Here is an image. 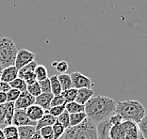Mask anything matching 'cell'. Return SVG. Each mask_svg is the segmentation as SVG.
Here are the masks:
<instances>
[{
    "label": "cell",
    "instance_id": "obj_1",
    "mask_svg": "<svg viewBox=\"0 0 147 139\" xmlns=\"http://www.w3.org/2000/svg\"><path fill=\"white\" fill-rule=\"evenodd\" d=\"M87 118L95 124L109 120L115 113L117 102L107 96L92 97L84 104Z\"/></svg>",
    "mask_w": 147,
    "mask_h": 139
},
{
    "label": "cell",
    "instance_id": "obj_2",
    "mask_svg": "<svg viewBox=\"0 0 147 139\" xmlns=\"http://www.w3.org/2000/svg\"><path fill=\"white\" fill-rule=\"evenodd\" d=\"M115 113L125 121H132L138 124L145 115L144 106L138 101L126 100L117 102Z\"/></svg>",
    "mask_w": 147,
    "mask_h": 139
},
{
    "label": "cell",
    "instance_id": "obj_3",
    "mask_svg": "<svg viewBox=\"0 0 147 139\" xmlns=\"http://www.w3.org/2000/svg\"><path fill=\"white\" fill-rule=\"evenodd\" d=\"M96 125L87 118L80 124L66 129L59 139H97Z\"/></svg>",
    "mask_w": 147,
    "mask_h": 139
},
{
    "label": "cell",
    "instance_id": "obj_4",
    "mask_svg": "<svg viewBox=\"0 0 147 139\" xmlns=\"http://www.w3.org/2000/svg\"><path fill=\"white\" fill-rule=\"evenodd\" d=\"M111 139H140L138 125L132 121L123 120L110 128Z\"/></svg>",
    "mask_w": 147,
    "mask_h": 139
},
{
    "label": "cell",
    "instance_id": "obj_5",
    "mask_svg": "<svg viewBox=\"0 0 147 139\" xmlns=\"http://www.w3.org/2000/svg\"><path fill=\"white\" fill-rule=\"evenodd\" d=\"M17 52V47L11 38H0V64L3 68L14 65Z\"/></svg>",
    "mask_w": 147,
    "mask_h": 139
},
{
    "label": "cell",
    "instance_id": "obj_6",
    "mask_svg": "<svg viewBox=\"0 0 147 139\" xmlns=\"http://www.w3.org/2000/svg\"><path fill=\"white\" fill-rule=\"evenodd\" d=\"M35 60V54L31 51L26 50V49H20L16 54L14 66L18 70L25 67L26 65L29 64L30 62Z\"/></svg>",
    "mask_w": 147,
    "mask_h": 139
},
{
    "label": "cell",
    "instance_id": "obj_7",
    "mask_svg": "<svg viewBox=\"0 0 147 139\" xmlns=\"http://www.w3.org/2000/svg\"><path fill=\"white\" fill-rule=\"evenodd\" d=\"M72 80V87L76 89L79 88H92L93 86V83L88 76L82 74L79 72H75L72 74H70Z\"/></svg>",
    "mask_w": 147,
    "mask_h": 139
},
{
    "label": "cell",
    "instance_id": "obj_8",
    "mask_svg": "<svg viewBox=\"0 0 147 139\" xmlns=\"http://www.w3.org/2000/svg\"><path fill=\"white\" fill-rule=\"evenodd\" d=\"M37 122L30 120L28 117L26 116L25 109H15L14 116L12 120V125L16 127L20 126H35Z\"/></svg>",
    "mask_w": 147,
    "mask_h": 139
},
{
    "label": "cell",
    "instance_id": "obj_9",
    "mask_svg": "<svg viewBox=\"0 0 147 139\" xmlns=\"http://www.w3.org/2000/svg\"><path fill=\"white\" fill-rule=\"evenodd\" d=\"M35 104V97L28 91H23L20 93L18 99L14 102L15 109H26Z\"/></svg>",
    "mask_w": 147,
    "mask_h": 139
},
{
    "label": "cell",
    "instance_id": "obj_10",
    "mask_svg": "<svg viewBox=\"0 0 147 139\" xmlns=\"http://www.w3.org/2000/svg\"><path fill=\"white\" fill-rule=\"evenodd\" d=\"M112 124L109 121V118L104 120L96 125L97 130V139H111L110 138V128Z\"/></svg>",
    "mask_w": 147,
    "mask_h": 139
},
{
    "label": "cell",
    "instance_id": "obj_11",
    "mask_svg": "<svg viewBox=\"0 0 147 139\" xmlns=\"http://www.w3.org/2000/svg\"><path fill=\"white\" fill-rule=\"evenodd\" d=\"M26 113L29 120L37 122L43 117V115L45 114V111L41 106H39L38 104H34L26 109Z\"/></svg>",
    "mask_w": 147,
    "mask_h": 139
},
{
    "label": "cell",
    "instance_id": "obj_12",
    "mask_svg": "<svg viewBox=\"0 0 147 139\" xmlns=\"http://www.w3.org/2000/svg\"><path fill=\"white\" fill-rule=\"evenodd\" d=\"M53 97H54V95L51 92H49V93H43L42 92L35 98V104H38L45 112H47L49 108L51 107V101Z\"/></svg>",
    "mask_w": 147,
    "mask_h": 139
},
{
    "label": "cell",
    "instance_id": "obj_13",
    "mask_svg": "<svg viewBox=\"0 0 147 139\" xmlns=\"http://www.w3.org/2000/svg\"><path fill=\"white\" fill-rule=\"evenodd\" d=\"M0 77H1V81L9 84L15 78L18 77V70L15 68L14 65L7 67L2 71L1 74H0Z\"/></svg>",
    "mask_w": 147,
    "mask_h": 139
},
{
    "label": "cell",
    "instance_id": "obj_14",
    "mask_svg": "<svg viewBox=\"0 0 147 139\" xmlns=\"http://www.w3.org/2000/svg\"><path fill=\"white\" fill-rule=\"evenodd\" d=\"M93 94H94V91L92 88H79L78 89V94H76V98L75 102L84 105L90 99L93 97Z\"/></svg>",
    "mask_w": 147,
    "mask_h": 139
},
{
    "label": "cell",
    "instance_id": "obj_15",
    "mask_svg": "<svg viewBox=\"0 0 147 139\" xmlns=\"http://www.w3.org/2000/svg\"><path fill=\"white\" fill-rule=\"evenodd\" d=\"M58 120V118L54 116L50 115L47 112H45V114L43 115V117L41 118L40 120L37 121L36 124V131H39L40 129H42V127H46V126H52L55 122Z\"/></svg>",
    "mask_w": 147,
    "mask_h": 139
},
{
    "label": "cell",
    "instance_id": "obj_16",
    "mask_svg": "<svg viewBox=\"0 0 147 139\" xmlns=\"http://www.w3.org/2000/svg\"><path fill=\"white\" fill-rule=\"evenodd\" d=\"M4 105V113H5V125H11L13 116H14L15 112V106L14 102H7Z\"/></svg>",
    "mask_w": 147,
    "mask_h": 139
},
{
    "label": "cell",
    "instance_id": "obj_17",
    "mask_svg": "<svg viewBox=\"0 0 147 139\" xmlns=\"http://www.w3.org/2000/svg\"><path fill=\"white\" fill-rule=\"evenodd\" d=\"M35 133V126H20L18 127V139H30Z\"/></svg>",
    "mask_w": 147,
    "mask_h": 139
},
{
    "label": "cell",
    "instance_id": "obj_18",
    "mask_svg": "<svg viewBox=\"0 0 147 139\" xmlns=\"http://www.w3.org/2000/svg\"><path fill=\"white\" fill-rule=\"evenodd\" d=\"M5 139H18V127L14 125H7L2 129Z\"/></svg>",
    "mask_w": 147,
    "mask_h": 139
},
{
    "label": "cell",
    "instance_id": "obj_19",
    "mask_svg": "<svg viewBox=\"0 0 147 139\" xmlns=\"http://www.w3.org/2000/svg\"><path fill=\"white\" fill-rule=\"evenodd\" d=\"M65 109L69 114L79 113V112H85V105L80 104L76 102H66Z\"/></svg>",
    "mask_w": 147,
    "mask_h": 139
},
{
    "label": "cell",
    "instance_id": "obj_20",
    "mask_svg": "<svg viewBox=\"0 0 147 139\" xmlns=\"http://www.w3.org/2000/svg\"><path fill=\"white\" fill-rule=\"evenodd\" d=\"M50 84H51V93L56 96V95H61L62 92V88L58 79V75H52L51 77H49Z\"/></svg>",
    "mask_w": 147,
    "mask_h": 139
},
{
    "label": "cell",
    "instance_id": "obj_21",
    "mask_svg": "<svg viewBox=\"0 0 147 139\" xmlns=\"http://www.w3.org/2000/svg\"><path fill=\"white\" fill-rule=\"evenodd\" d=\"M87 118L85 112H79V113L70 114V127L76 126L80 124Z\"/></svg>",
    "mask_w": 147,
    "mask_h": 139
},
{
    "label": "cell",
    "instance_id": "obj_22",
    "mask_svg": "<svg viewBox=\"0 0 147 139\" xmlns=\"http://www.w3.org/2000/svg\"><path fill=\"white\" fill-rule=\"evenodd\" d=\"M58 79L59 83H61L62 91L66 90V89H69L73 88L72 87V80H71V76L70 74H59L58 75Z\"/></svg>",
    "mask_w": 147,
    "mask_h": 139
},
{
    "label": "cell",
    "instance_id": "obj_23",
    "mask_svg": "<svg viewBox=\"0 0 147 139\" xmlns=\"http://www.w3.org/2000/svg\"><path fill=\"white\" fill-rule=\"evenodd\" d=\"M137 125L139 129V138L147 139V115H144V117Z\"/></svg>",
    "mask_w": 147,
    "mask_h": 139
},
{
    "label": "cell",
    "instance_id": "obj_24",
    "mask_svg": "<svg viewBox=\"0 0 147 139\" xmlns=\"http://www.w3.org/2000/svg\"><path fill=\"white\" fill-rule=\"evenodd\" d=\"M34 74L36 75L37 81H42V80H45L46 78H48L47 69L43 65H37V67L34 71Z\"/></svg>",
    "mask_w": 147,
    "mask_h": 139
},
{
    "label": "cell",
    "instance_id": "obj_25",
    "mask_svg": "<svg viewBox=\"0 0 147 139\" xmlns=\"http://www.w3.org/2000/svg\"><path fill=\"white\" fill-rule=\"evenodd\" d=\"M76 94H78V89L75 88H71L69 89H66V90H63L61 92L62 97L64 98L66 102H75L76 98Z\"/></svg>",
    "mask_w": 147,
    "mask_h": 139
},
{
    "label": "cell",
    "instance_id": "obj_26",
    "mask_svg": "<svg viewBox=\"0 0 147 139\" xmlns=\"http://www.w3.org/2000/svg\"><path fill=\"white\" fill-rule=\"evenodd\" d=\"M9 86H11V88L17 89V90H19L20 92L26 91V88H28V85H26V83L24 80H23L22 78H20V77L15 78L14 80L11 81V83H9Z\"/></svg>",
    "mask_w": 147,
    "mask_h": 139
},
{
    "label": "cell",
    "instance_id": "obj_27",
    "mask_svg": "<svg viewBox=\"0 0 147 139\" xmlns=\"http://www.w3.org/2000/svg\"><path fill=\"white\" fill-rule=\"evenodd\" d=\"M52 129H53V133H54V139L61 138L63 135V134L65 133V130H66L58 120L52 125Z\"/></svg>",
    "mask_w": 147,
    "mask_h": 139
},
{
    "label": "cell",
    "instance_id": "obj_28",
    "mask_svg": "<svg viewBox=\"0 0 147 139\" xmlns=\"http://www.w3.org/2000/svg\"><path fill=\"white\" fill-rule=\"evenodd\" d=\"M57 118H58V121L65 129H68L70 127V114L66 111V109L62 112V114L59 115Z\"/></svg>",
    "mask_w": 147,
    "mask_h": 139
},
{
    "label": "cell",
    "instance_id": "obj_29",
    "mask_svg": "<svg viewBox=\"0 0 147 139\" xmlns=\"http://www.w3.org/2000/svg\"><path fill=\"white\" fill-rule=\"evenodd\" d=\"M26 91H28L32 96H34L36 98L37 96H39L40 94L42 93L41 88H40L39 82L36 81L31 85H28V88H26Z\"/></svg>",
    "mask_w": 147,
    "mask_h": 139
},
{
    "label": "cell",
    "instance_id": "obj_30",
    "mask_svg": "<svg viewBox=\"0 0 147 139\" xmlns=\"http://www.w3.org/2000/svg\"><path fill=\"white\" fill-rule=\"evenodd\" d=\"M39 133L43 139H54V133H53L52 126L42 127L39 130Z\"/></svg>",
    "mask_w": 147,
    "mask_h": 139
},
{
    "label": "cell",
    "instance_id": "obj_31",
    "mask_svg": "<svg viewBox=\"0 0 147 139\" xmlns=\"http://www.w3.org/2000/svg\"><path fill=\"white\" fill-rule=\"evenodd\" d=\"M18 77L22 78L23 80H24L26 83V85H31L34 82L37 81V78H36V75L34 74V72H26V74H24L20 75V76H18Z\"/></svg>",
    "mask_w": 147,
    "mask_h": 139
},
{
    "label": "cell",
    "instance_id": "obj_32",
    "mask_svg": "<svg viewBox=\"0 0 147 139\" xmlns=\"http://www.w3.org/2000/svg\"><path fill=\"white\" fill-rule=\"evenodd\" d=\"M6 93H7V102H14L18 99L21 92H20L19 90H17V89H15V88H11L9 91H7Z\"/></svg>",
    "mask_w": 147,
    "mask_h": 139
},
{
    "label": "cell",
    "instance_id": "obj_33",
    "mask_svg": "<svg viewBox=\"0 0 147 139\" xmlns=\"http://www.w3.org/2000/svg\"><path fill=\"white\" fill-rule=\"evenodd\" d=\"M37 67V63L34 61H32L30 62L29 64L28 65H26L25 67H23L22 69H20L19 71H18V76L20 75H22V74H26V72H34L35 71V69Z\"/></svg>",
    "mask_w": 147,
    "mask_h": 139
},
{
    "label": "cell",
    "instance_id": "obj_34",
    "mask_svg": "<svg viewBox=\"0 0 147 139\" xmlns=\"http://www.w3.org/2000/svg\"><path fill=\"white\" fill-rule=\"evenodd\" d=\"M65 110V104L64 105H59V106H51L47 111V113L50 115L54 116V117L58 118L59 115L62 114V112Z\"/></svg>",
    "mask_w": 147,
    "mask_h": 139
},
{
    "label": "cell",
    "instance_id": "obj_35",
    "mask_svg": "<svg viewBox=\"0 0 147 139\" xmlns=\"http://www.w3.org/2000/svg\"><path fill=\"white\" fill-rule=\"evenodd\" d=\"M39 82V85H40V88H41V90H42V93H49L51 92V84H50V80L49 78H46L45 80H42V81H38Z\"/></svg>",
    "mask_w": 147,
    "mask_h": 139
},
{
    "label": "cell",
    "instance_id": "obj_36",
    "mask_svg": "<svg viewBox=\"0 0 147 139\" xmlns=\"http://www.w3.org/2000/svg\"><path fill=\"white\" fill-rule=\"evenodd\" d=\"M56 71L59 74H65L68 71L69 65L66 61H57V64L55 66Z\"/></svg>",
    "mask_w": 147,
    "mask_h": 139
},
{
    "label": "cell",
    "instance_id": "obj_37",
    "mask_svg": "<svg viewBox=\"0 0 147 139\" xmlns=\"http://www.w3.org/2000/svg\"><path fill=\"white\" fill-rule=\"evenodd\" d=\"M64 104H66V102L61 94L54 96L51 101V106H59V105H64Z\"/></svg>",
    "mask_w": 147,
    "mask_h": 139
},
{
    "label": "cell",
    "instance_id": "obj_38",
    "mask_svg": "<svg viewBox=\"0 0 147 139\" xmlns=\"http://www.w3.org/2000/svg\"><path fill=\"white\" fill-rule=\"evenodd\" d=\"M4 125V127L6 126L5 125V113H4V105L0 104V126Z\"/></svg>",
    "mask_w": 147,
    "mask_h": 139
},
{
    "label": "cell",
    "instance_id": "obj_39",
    "mask_svg": "<svg viewBox=\"0 0 147 139\" xmlns=\"http://www.w3.org/2000/svg\"><path fill=\"white\" fill-rule=\"evenodd\" d=\"M11 86H9V83H5L3 81H0V91L3 92H7L11 89Z\"/></svg>",
    "mask_w": 147,
    "mask_h": 139
},
{
    "label": "cell",
    "instance_id": "obj_40",
    "mask_svg": "<svg viewBox=\"0 0 147 139\" xmlns=\"http://www.w3.org/2000/svg\"><path fill=\"white\" fill-rule=\"evenodd\" d=\"M7 102V93L0 91V104H4Z\"/></svg>",
    "mask_w": 147,
    "mask_h": 139
},
{
    "label": "cell",
    "instance_id": "obj_41",
    "mask_svg": "<svg viewBox=\"0 0 147 139\" xmlns=\"http://www.w3.org/2000/svg\"><path fill=\"white\" fill-rule=\"evenodd\" d=\"M30 139H43V138L41 136V134H40L39 131H36V133L34 134V135H33V136Z\"/></svg>",
    "mask_w": 147,
    "mask_h": 139
},
{
    "label": "cell",
    "instance_id": "obj_42",
    "mask_svg": "<svg viewBox=\"0 0 147 139\" xmlns=\"http://www.w3.org/2000/svg\"><path fill=\"white\" fill-rule=\"evenodd\" d=\"M0 139H5V135H4V133H3L2 129H0Z\"/></svg>",
    "mask_w": 147,
    "mask_h": 139
},
{
    "label": "cell",
    "instance_id": "obj_43",
    "mask_svg": "<svg viewBox=\"0 0 147 139\" xmlns=\"http://www.w3.org/2000/svg\"><path fill=\"white\" fill-rule=\"evenodd\" d=\"M3 70H4V68H3L2 66H1V64H0V74H1V72H2Z\"/></svg>",
    "mask_w": 147,
    "mask_h": 139
},
{
    "label": "cell",
    "instance_id": "obj_44",
    "mask_svg": "<svg viewBox=\"0 0 147 139\" xmlns=\"http://www.w3.org/2000/svg\"><path fill=\"white\" fill-rule=\"evenodd\" d=\"M56 64H57V61H55V62H53V63L51 64V65H52V67H54V68H55V66H56Z\"/></svg>",
    "mask_w": 147,
    "mask_h": 139
},
{
    "label": "cell",
    "instance_id": "obj_45",
    "mask_svg": "<svg viewBox=\"0 0 147 139\" xmlns=\"http://www.w3.org/2000/svg\"><path fill=\"white\" fill-rule=\"evenodd\" d=\"M0 81H1V77H0Z\"/></svg>",
    "mask_w": 147,
    "mask_h": 139
}]
</instances>
